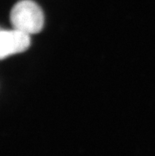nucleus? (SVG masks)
I'll use <instances>...</instances> for the list:
<instances>
[{"label": "nucleus", "mask_w": 155, "mask_h": 156, "mask_svg": "<svg viewBox=\"0 0 155 156\" xmlns=\"http://www.w3.org/2000/svg\"><path fill=\"white\" fill-rule=\"evenodd\" d=\"M10 20L13 29L31 35L41 31L44 17L37 3L32 0H22L13 6Z\"/></svg>", "instance_id": "nucleus-1"}, {"label": "nucleus", "mask_w": 155, "mask_h": 156, "mask_svg": "<svg viewBox=\"0 0 155 156\" xmlns=\"http://www.w3.org/2000/svg\"><path fill=\"white\" fill-rule=\"evenodd\" d=\"M30 35L12 29L2 30L0 33V58L6 59L10 55L26 51L30 46Z\"/></svg>", "instance_id": "nucleus-2"}]
</instances>
